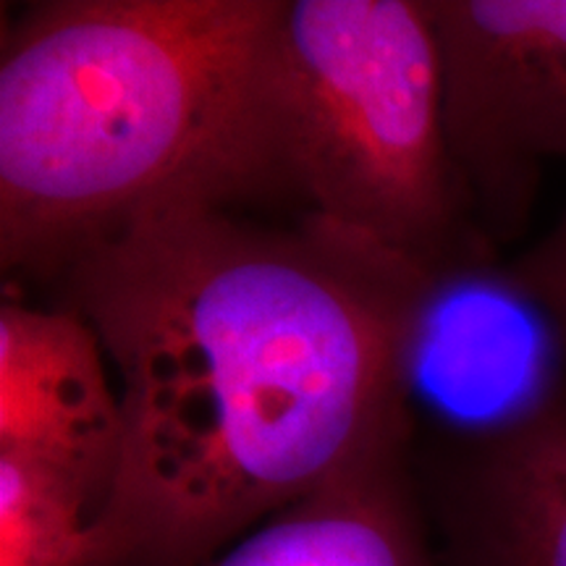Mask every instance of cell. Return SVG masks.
<instances>
[{"mask_svg":"<svg viewBox=\"0 0 566 566\" xmlns=\"http://www.w3.org/2000/svg\"><path fill=\"white\" fill-rule=\"evenodd\" d=\"M516 273L548 304L566 338V210L546 237L512 258Z\"/></svg>","mask_w":566,"mask_h":566,"instance_id":"30bf717a","label":"cell"},{"mask_svg":"<svg viewBox=\"0 0 566 566\" xmlns=\"http://www.w3.org/2000/svg\"><path fill=\"white\" fill-rule=\"evenodd\" d=\"M275 0H45L0 55V263L53 281L145 210L250 205Z\"/></svg>","mask_w":566,"mask_h":566,"instance_id":"7a4b0ae2","label":"cell"},{"mask_svg":"<svg viewBox=\"0 0 566 566\" xmlns=\"http://www.w3.org/2000/svg\"><path fill=\"white\" fill-rule=\"evenodd\" d=\"M415 443L512 436L566 401V338L491 242L417 265L394 342Z\"/></svg>","mask_w":566,"mask_h":566,"instance_id":"277c9868","label":"cell"},{"mask_svg":"<svg viewBox=\"0 0 566 566\" xmlns=\"http://www.w3.org/2000/svg\"><path fill=\"white\" fill-rule=\"evenodd\" d=\"M443 124L470 216L522 237L543 168L566 160V0H428Z\"/></svg>","mask_w":566,"mask_h":566,"instance_id":"5b68a950","label":"cell"},{"mask_svg":"<svg viewBox=\"0 0 566 566\" xmlns=\"http://www.w3.org/2000/svg\"><path fill=\"white\" fill-rule=\"evenodd\" d=\"M97 509L51 467L0 451V566H90Z\"/></svg>","mask_w":566,"mask_h":566,"instance_id":"9c48e42d","label":"cell"},{"mask_svg":"<svg viewBox=\"0 0 566 566\" xmlns=\"http://www.w3.org/2000/svg\"><path fill=\"white\" fill-rule=\"evenodd\" d=\"M197 566H441L412 446L346 472Z\"/></svg>","mask_w":566,"mask_h":566,"instance_id":"ba28073f","label":"cell"},{"mask_svg":"<svg viewBox=\"0 0 566 566\" xmlns=\"http://www.w3.org/2000/svg\"><path fill=\"white\" fill-rule=\"evenodd\" d=\"M417 263L310 218L174 200L84 247L59 302L101 338L124 454L90 566H197L412 446L394 342Z\"/></svg>","mask_w":566,"mask_h":566,"instance_id":"6da1fadb","label":"cell"},{"mask_svg":"<svg viewBox=\"0 0 566 566\" xmlns=\"http://www.w3.org/2000/svg\"><path fill=\"white\" fill-rule=\"evenodd\" d=\"M250 174L252 202L294 205L409 263L485 244L446 142L428 0H275Z\"/></svg>","mask_w":566,"mask_h":566,"instance_id":"3957f363","label":"cell"},{"mask_svg":"<svg viewBox=\"0 0 566 566\" xmlns=\"http://www.w3.org/2000/svg\"><path fill=\"white\" fill-rule=\"evenodd\" d=\"M441 566H566V401L512 436L415 443Z\"/></svg>","mask_w":566,"mask_h":566,"instance_id":"52a82bcc","label":"cell"},{"mask_svg":"<svg viewBox=\"0 0 566 566\" xmlns=\"http://www.w3.org/2000/svg\"><path fill=\"white\" fill-rule=\"evenodd\" d=\"M116 375L92 325L66 304L3 300L0 451L51 467L108 504L124 454Z\"/></svg>","mask_w":566,"mask_h":566,"instance_id":"8992f818","label":"cell"}]
</instances>
